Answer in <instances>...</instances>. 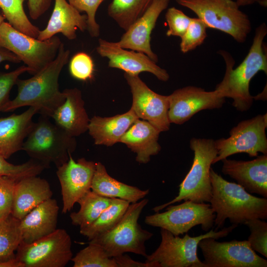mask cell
I'll list each match as a JSON object with an SVG mask.
<instances>
[{
    "instance_id": "30",
    "label": "cell",
    "mask_w": 267,
    "mask_h": 267,
    "mask_svg": "<svg viewBox=\"0 0 267 267\" xmlns=\"http://www.w3.org/2000/svg\"><path fill=\"white\" fill-rule=\"evenodd\" d=\"M152 0H113L108 7V15L126 31L143 14Z\"/></svg>"
},
{
    "instance_id": "21",
    "label": "cell",
    "mask_w": 267,
    "mask_h": 267,
    "mask_svg": "<svg viewBox=\"0 0 267 267\" xmlns=\"http://www.w3.org/2000/svg\"><path fill=\"white\" fill-rule=\"evenodd\" d=\"M66 0H55L51 16L46 27L39 32L37 39L45 41L62 34L69 40L76 38V31L88 29L87 16L81 14Z\"/></svg>"
},
{
    "instance_id": "24",
    "label": "cell",
    "mask_w": 267,
    "mask_h": 267,
    "mask_svg": "<svg viewBox=\"0 0 267 267\" xmlns=\"http://www.w3.org/2000/svg\"><path fill=\"white\" fill-rule=\"evenodd\" d=\"M52 196L50 184L46 179L38 176L22 178L15 185L11 215L20 220Z\"/></svg>"
},
{
    "instance_id": "15",
    "label": "cell",
    "mask_w": 267,
    "mask_h": 267,
    "mask_svg": "<svg viewBox=\"0 0 267 267\" xmlns=\"http://www.w3.org/2000/svg\"><path fill=\"white\" fill-rule=\"evenodd\" d=\"M133 96V109L138 119L151 124L160 132L169 130L168 95L159 94L140 79L138 75L125 73Z\"/></svg>"
},
{
    "instance_id": "41",
    "label": "cell",
    "mask_w": 267,
    "mask_h": 267,
    "mask_svg": "<svg viewBox=\"0 0 267 267\" xmlns=\"http://www.w3.org/2000/svg\"><path fill=\"white\" fill-rule=\"evenodd\" d=\"M18 181L8 177H0V219L11 214L14 187Z\"/></svg>"
},
{
    "instance_id": "35",
    "label": "cell",
    "mask_w": 267,
    "mask_h": 267,
    "mask_svg": "<svg viewBox=\"0 0 267 267\" xmlns=\"http://www.w3.org/2000/svg\"><path fill=\"white\" fill-rule=\"evenodd\" d=\"M207 25L199 18H192L185 33L180 38V49L186 53L202 44L206 39Z\"/></svg>"
},
{
    "instance_id": "34",
    "label": "cell",
    "mask_w": 267,
    "mask_h": 267,
    "mask_svg": "<svg viewBox=\"0 0 267 267\" xmlns=\"http://www.w3.org/2000/svg\"><path fill=\"white\" fill-rule=\"evenodd\" d=\"M44 169L42 164L32 159L21 164H11L0 153V177H8L19 181L25 178L38 176Z\"/></svg>"
},
{
    "instance_id": "18",
    "label": "cell",
    "mask_w": 267,
    "mask_h": 267,
    "mask_svg": "<svg viewBox=\"0 0 267 267\" xmlns=\"http://www.w3.org/2000/svg\"><path fill=\"white\" fill-rule=\"evenodd\" d=\"M170 2V0H152L143 14L126 30L116 44L122 48L142 52L157 63L158 56L151 47V34L158 17Z\"/></svg>"
},
{
    "instance_id": "38",
    "label": "cell",
    "mask_w": 267,
    "mask_h": 267,
    "mask_svg": "<svg viewBox=\"0 0 267 267\" xmlns=\"http://www.w3.org/2000/svg\"><path fill=\"white\" fill-rule=\"evenodd\" d=\"M104 0H68V2L80 12H85L87 16L88 29L89 35L97 38L100 26L95 20L96 12Z\"/></svg>"
},
{
    "instance_id": "40",
    "label": "cell",
    "mask_w": 267,
    "mask_h": 267,
    "mask_svg": "<svg viewBox=\"0 0 267 267\" xmlns=\"http://www.w3.org/2000/svg\"><path fill=\"white\" fill-rule=\"evenodd\" d=\"M28 71L29 68L26 65L21 66L10 72L0 71V112L10 100V91L19 77Z\"/></svg>"
},
{
    "instance_id": "44",
    "label": "cell",
    "mask_w": 267,
    "mask_h": 267,
    "mask_svg": "<svg viewBox=\"0 0 267 267\" xmlns=\"http://www.w3.org/2000/svg\"><path fill=\"white\" fill-rule=\"evenodd\" d=\"M5 61L14 63H19L21 62L19 57L14 53L0 45V64Z\"/></svg>"
},
{
    "instance_id": "6",
    "label": "cell",
    "mask_w": 267,
    "mask_h": 267,
    "mask_svg": "<svg viewBox=\"0 0 267 267\" xmlns=\"http://www.w3.org/2000/svg\"><path fill=\"white\" fill-rule=\"evenodd\" d=\"M148 202L147 199L143 198L140 201L130 203L114 227L89 242L101 246L106 255L110 258L129 252L146 257L145 243L153 234L143 229L138 221Z\"/></svg>"
},
{
    "instance_id": "36",
    "label": "cell",
    "mask_w": 267,
    "mask_h": 267,
    "mask_svg": "<svg viewBox=\"0 0 267 267\" xmlns=\"http://www.w3.org/2000/svg\"><path fill=\"white\" fill-rule=\"evenodd\" d=\"M244 224L249 228L250 235L248 241L255 252L267 257V222L260 219H252Z\"/></svg>"
},
{
    "instance_id": "11",
    "label": "cell",
    "mask_w": 267,
    "mask_h": 267,
    "mask_svg": "<svg viewBox=\"0 0 267 267\" xmlns=\"http://www.w3.org/2000/svg\"><path fill=\"white\" fill-rule=\"evenodd\" d=\"M165 208L166 210L164 212H158L146 216L145 223L166 229L177 236L187 233L198 225L206 232L214 226L216 214L208 203H198L187 200Z\"/></svg>"
},
{
    "instance_id": "20",
    "label": "cell",
    "mask_w": 267,
    "mask_h": 267,
    "mask_svg": "<svg viewBox=\"0 0 267 267\" xmlns=\"http://www.w3.org/2000/svg\"><path fill=\"white\" fill-rule=\"evenodd\" d=\"M63 91L66 96L65 99L50 118L56 125L75 137L88 130L90 119L84 107L81 90L73 88L66 89Z\"/></svg>"
},
{
    "instance_id": "33",
    "label": "cell",
    "mask_w": 267,
    "mask_h": 267,
    "mask_svg": "<svg viewBox=\"0 0 267 267\" xmlns=\"http://www.w3.org/2000/svg\"><path fill=\"white\" fill-rule=\"evenodd\" d=\"M71 261L73 267H117L113 258L108 257L101 246L89 242Z\"/></svg>"
},
{
    "instance_id": "4",
    "label": "cell",
    "mask_w": 267,
    "mask_h": 267,
    "mask_svg": "<svg viewBox=\"0 0 267 267\" xmlns=\"http://www.w3.org/2000/svg\"><path fill=\"white\" fill-rule=\"evenodd\" d=\"M76 145L75 137L51 122L49 117L41 115L34 122L21 150L47 169L51 164L57 168L66 162Z\"/></svg>"
},
{
    "instance_id": "37",
    "label": "cell",
    "mask_w": 267,
    "mask_h": 267,
    "mask_svg": "<svg viewBox=\"0 0 267 267\" xmlns=\"http://www.w3.org/2000/svg\"><path fill=\"white\" fill-rule=\"evenodd\" d=\"M69 70L75 79L83 81L90 80L93 77L94 70L93 61L87 53L78 52L70 59Z\"/></svg>"
},
{
    "instance_id": "29",
    "label": "cell",
    "mask_w": 267,
    "mask_h": 267,
    "mask_svg": "<svg viewBox=\"0 0 267 267\" xmlns=\"http://www.w3.org/2000/svg\"><path fill=\"white\" fill-rule=\"evenodd\" d=\"M114 199L101 196L89 190L78 201L80 206V210L70 215L72 224L79 226L80 228L89 225L112 204Z\"/></svg>"
},
{
    "instance_id": "31",
    "label": "cell",
    "mask_w": 267,
    "mask_h": 267,
    "mask_svg": "<svg viewBox=\"0 0 267 267\" xmlns=\"http://www.w3.org/2000/svg\"><path fill=\"white\" fill-rule=\"evenodd\" d=\"M26 0H0L2 15L14 28L34 38H37L40 29L33 24L26 14L23 3Z\"/></svg>"
},
{
    "instance_id": "16",
    "label": "cell",
    "mask_w": 267,
    "mask_h": 267,
    "mask_svg": "<svg viewBox=\"0 0 267 267\" xmlns=\"http://www.w3.org/2000/svg\"><path fill=\"white\" fill-rule=\"evenodd\" d=\"M96 163L84 158L76 161L70 154L68 160L57 167L63 202L62 214L70 211L75 204L91 190Z\"/></svg>"
},
{
    "instance_id": "2",
    "label": "cell",
    "mask_w": 267,
    "mask_h": 267,
    "mask_svg": "<svg viewBox=\"0 0 267 267\" xmlns=\"http://www.w3.org/2000/svg\"><path fill=\"white\" fill-rule=\"evenodd\" d=\"M267 34V26L263 22L255 30L246 56L235 69V61L231 55L225 50L219 51L224 60L226 67L223 79L217 85L216 89L220 91L224 97L231 98L232 106L238 111H247L253 104L254 97L249 91L252 78L260 71L267 74V46L263 42Z\"/></svg>"
},
{
    "instance_id": "28",
    "label": "cell",
    "mask_w": 267,
    "mask_h": 267,
    "mask_svg": "<svg viewBox=\"0 0 267 267\" xmlns=\"http://www.w3.org/2000/svg\"><path fill=\"white\" fill-rule=\"evenodd\" d=\"M130 203L114 198L112 204L89 225L80 228V233L89 241L114 227L120 221Z\"/></svg>"
},
{
    "instance_id": "12",
    "label": "cell",
    "mask_w": 267,
    "mask_h": 267,
    "mask_svg": "<svg viewBox=\"0 0 267 267\" xmlns=\"http://www.w3.org/2000/svg\"><path fill=\"white\" fill-rule=\"evenodd\" d=\"M267 114H259L240 122L229 132L227 138L215 140L217 155L213 164L237 153L257 157L259 153L267 154Z\"/></svg>"
},
{
    "instance_id": "22",
    "label": "cell",
    "mask_w": 267,
    "mask_h": 267,
    "mask_svg": "<svg viewBox=\"0 0 267 267\" xmlns=\"http://www.w3.org/2000/svg\"><path fill=\"white\" fill-rule=\"evenodd\" d=\"M59 210L57 201L51 198L29 212L19 222L22 241L30 243L54 232Z\"/></svg>"
},
{
    "instance_id": "27",
    "label": "cell",
    "mask_w": 267,
    "mask_h": 267,
    "mask_svg": "<svg viewBox=\"0 0 267 267\" xmlns=\"http://www.w3.org/2000/svg\"><path fill=\"white\" fill-rule=\"evenodd\" d=\"M91 190L104 197L119 198L134 203L144 198L149 190H141L135 186L120 182L108 174L105 166L100 162L96 163Z\"/></svg>"
},
{
    "instance_id": "10",
    "label": "cell",
    "mask_w": 267,
    "mask_h": 267,
    "mask_svg": "<svg viewBox=\"0 0 267 267\" xmlns=\"http://www.w3.org/2000/svg\"><path fill=\"white\" fill-rule=\"evenodd\" d=\"M70 236L64 229L30 243L21 241L15 258L23 267H64L71 261L73 253Z\"/></svg>"
},
{
    "instance_id": "32",
    "label": "cell",
    "mask_w": 267,
    "mask_h": 267,
    "mask_svg": "<svg viewBox=\"0 0 267 267\" xmlns=\"http://www.w3.org/2000/svg\"><path fill=\"white\" fill-rule=\"evenodd\" d=\"M19 222L11 214L0 219V262L15 258L16 251L22 241Z\"/></svg>"
},
{
    "instance_id": "43",
    "label": "cell",
    "mask_w": 267,
    "mask_h": 267,
    "mask_svg": "<svg viewBox=\"0 0 267 267\" xmlns=\"http://www.w3.org/2000/svg\"><path fill=\"white\" fill-rule=\"evenodd\" d=\"M117 267H156L153 263H142L133 260L127 254H122L113 258Z\"/></svg>"
},
{
    "instance_id": "45",
    "label": "cell",
    "mask_w": 267,
    "mask_h": 267,
    "mask_svg": "<svg viewBox=\"0 0 267 267\" xmlns=\"http://www.w3.org/2000/svg\"><path fill=\"white\" fill-rule=\"evenodd\" d=\"M239 7L250 5L254 3H258L261 6H267V0H235Z\"/></svg>"
},
{
    "instance_id": "42",
    "label": "cell",
    "mask_w": 267,
    "mask_h": 267,
    "mask_svg": "<svg viewBox=\"0 0 267 267\" xmlns=\"http://www.w3.org/2000/svg\"><path fill=\"white\" fill-rule=\"evenodd\" d=\"M51 0H28L29 13L31 19L37 20L50 7Z\"/></svg>"
},
{
    "instance_id": "3",
    "label": "cell",
    "mask_w": 267,
    "mask_h": 267,
    "mask_svg": "<svg viewBox=\"0 0 267 267\" xmlns=\"http://www.w3.org/2000/svg\"><path fill=\"white\" fill-rule=\"evenodd\" d=\"M210 176L212 195L209 203L216 214L215 231L222 228L227 219L238 225L252 219L267 218V198L252 195L238 183L224 179L212 168Z\"/></svg>"
},
{
    "instance_id": "1",
    "label": "cell",
    "mask_w": 267,
    "mask_h": 267,
    "mask_svg": "<svg viewBox=\"0 0 267 267\" xmlns=\"http://www.w3.org/2000/svg\"><path fill=\"white\" fill-rule=\"evenodd\" d=\"M70 51L61 44L55 59L33 77L18 79L17 93L2 110L3 112L29 106L35 108L41 115L50 118L53 112L64 101L66 96L59 89V78L69 61Z\"/></svg>"
},
{
    "instance_id": "13",
    "label": "cell",
    "mask_w": 267,
    "mask_h": 267,
    "mask_svg": "<svg viewBox=\"0 0 267 267\" xmlns=\"http://www.w3.org/2000/svg\"><path fill=\"white\" fill-rule=\"evenodd\" d=\"M211 237L198 244L205 267H267V260L257 255L248 240L218 242Z\"/></svg>"
},
{
    "instance_id": "9",
    "label": "cell",
    "mask_w": 267,
    "mask_h": 267,
    "mask_svg": "<svg viewBox=\"0 0 267 267\" xmlns=\"http://www.w3.org/2000/svg\"><path fill=\"white\" fill-rule=\"evenodd\" d=\"M62 42L54 36L41 41L14 28L7 22L0 26V45L16 55L34 75L56 57Z\"/></svg>"
},
{
    "instance_id": "8",
    "label": "cell",
    "mask_w": 267,
    "mask_h": 267,
    "mask_svg": "<svg viewBox=\"0 0 267 267\" xmlns=\"http://www.w3.org/2000/svg\"><path fill=\"white\" fill-rule=\"evenodd\" d=\"M237 226L232 224L219 231L211 229L204 234L192 237L186 234L183 237L161 228V243L154 252L146 256L145 262L154 263L156 267H205L197 256L200 240L226 237Z\"/></svg>"
},
{
    "instance_id": "47",
    "label": "cell",
    "mask_w": 267,
    "mask_h": 267,
    "mask_svg": "<svg viewBox=\"0 0 267 267\" xmlns=\"http://www.w3.org/2000/svg\"><path fill=\"white\" fill-rule=\"evenodd\" d=\"M4 16L0 13V26L4 22Z\"/></svg>"
},
{
    "instance_id": "26",
    "label": "cell",
    "mask_w": 267,
    "mask_h": 267,
    "mask_svg": "<svg viewBox=\"0 0 267 267\" xmlns=\"http://www.w3.org/2000/svg\"><path fill=\"white\" fill-rule=\"evenodd\" d=\"M137 119L132 108L124 114L113 117L94 116L89 120L88 131L95 144L112 146L120 142L122 136Z\"/></svg>"
},
{
    "instance_id": "39",
    "label": "cell",
    "mask_w": 267,
    "mask_h": 267,
    "mask_svg": "<svg viewBox=\"0 0 267 267\" xmlns=\"http://www.w3.org/2000/svg\"><path fill=\"white\" fill-rule=\"evenodd\" d=\"M165 19L168 25L166 35L181 38L188 27L192 18L175 7H172L168 9Z\"/></svg>"
},
{
    "instance_id": "5",
    "label": "cell",
    "mask_w": 267,
    "mask_h": 267,
    "mask_svg": "<svg viewBox=\"0 0 267 267\" xmlns=\"http://www.w3.org/2000/svg\"><path fill=\"white\" fill-rule=\"evenodd\" d=\"M190 148L194 153L192 164L179 186L178 196L166 203L154 207L152 210L155 212L181 201L209 203L212 195L210 171L217 155L215 140L193 137L190 140Z\"/></svg>"
},
{
    "instance_id": "17",
    "label": "cell",
    "mask_w": 267,
    "mask_h": 267,
    "mask_svg": "<svg viewBox=\"0 0 267 267\" xmlns=\"http://www.w3.org/2000/svg\"><path fill=\"white\" fill-rule=\"evenodd\" d=\"M98 54L108 59V66L117 68L132 75H139L142 72L153 74L158 79L167 82L170 78L167 71L156 64L146 54L121 47L116 42L102 39L98 40Z\"/></svg>"
},
{
    "instance_id": "25",
    "label": "cell",
    "mask_w": 267,
    "mask_h": 267,
    "mask_svg": "<svg viewBox=\"0 0 267 267\" xmlns=\"http://www.w3.org/2000/svg\"><path fill=\"white\" fill-rule=\"evenodd\" d=\"M160 132L145 120L137 119L124 134L120 140L135 153L136 161L145 164L152 156L161 150L158 143Z\"/></svg>"
},
{
    "instance_id": "19",
    "label": "cell",
    "mask_w": 267,
    "mask_h": 267,
    "mask_svg": "<svg viewBox=\"0 0 267 267\" xmlns=\"http://www.w3.org/2000/svg\"><path fill=\"white\" fill-rule=\"evenodd\" d=\"M222 161L224 175L235 180L249 193L267 198V154L250 161L225 158Z\"/></svg>"
},
{
    "instance_id": "7",
    "label": "cell",
    "mask_w": 267,
    "mask_h": 267,
    "mask_svg": "<svg viewBox=\"0 0 267 267\" xmlns=\"http://www.w3.org/2000/svg\"><path fill=\"white\" fill-rule=\"evenodd\" d=\"M194 12L208 28L230 35L235 41L244 43L251 32L248 15L233 0H175Z\"/></svg>"
},
{
    "instance_id": "46",
    "label": "cell",
    "mask_w": 267,
    "mask_h": 267,
    "mask_svg": "<svg viewBox=\"0 0 267 267\" xmlns=\"http://www.w3.org/2000/svg\"><path fill=\"white\" fill-rule=\"evenodd\" d=\"M0 267H23V266L15 258L7 261L0 262Z\"/></svg>"
},
{
    "instance_id": "14",
    "label": "cell",
    "mask_w": 267,
    "mask_h": 267,
    "mask_svg": "<svg viewBox=\"0 0 267 267\" xmlns=\"http://www.w3.org/2000/svg\"><path fill=\"white\" fill-rule=\"evenodd\" d=\"M168 97L169 120L170 123L178 125L186 122L200 111L222 107L225 99L216 89L206 91L192 86L177 89Z\"/></svg>"
},
{
    "instance_id": "23",
    "label": "cell",
    "mask_w": 267,
    "mask_h": 267,
    "mask_svg": "<svg viewBox=\"0 0 267 267\" xmlns=\"http://www.w3.org/2000/svg\"><path fill=\"white\" fill-rule=\"evenodd\" d=\"M37 113L35 108L29 107L19 114L0 118V153L6 159L21 150L34 124L33 117Z\"/></svg>"
}]
</instances>
